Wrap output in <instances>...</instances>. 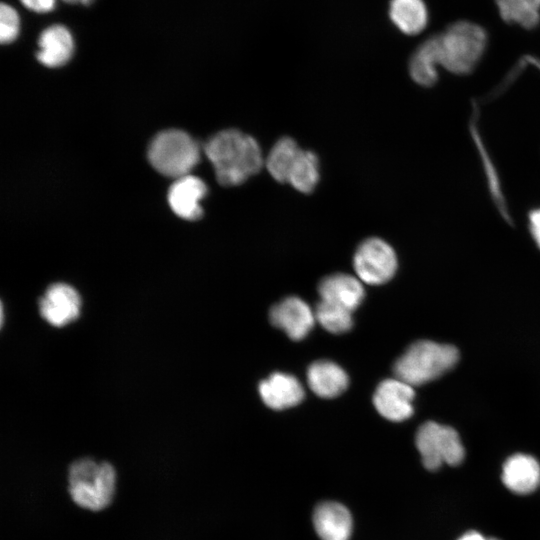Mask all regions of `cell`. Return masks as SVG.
I'll return each instance as SVG.
<instances>
[{
	"label": "cell",
	"mask_w": 540,
	"mask_h": 540,
	"mask_svg": "<svg viewBox=\"0 0 540 540\" xmlns=\"http://www.w3.org/2000/svg\"><path fill=\"white\" fill-rule=\"evenodd\" d=\"M415 444L423 466L429 471H436L443 464L458 466L465 458L458 432L434 421L425 422L419 427Z\"/></svg>",
	"instance_id": "8992f818"
},
{
	"label": "cell",
	"mask_w": 540,
	"mask_h": 540,
	"mask_svg": "<svg viewBox=\"0 0 540 540\" xmlns=\"http://www.w3.org/2000/svg\"><path fill=\"white\" fill-rule=\"evenodd\" d=\"M66 3H69V4H82V5H90L92 4L95 0H62Z\"/></svg>",
	"instance_id": "83f0119b"
},
{
	"label": "cell",
	"mask_w": 540,
	"mask_h": 540,
	"mask_svg": "<svg viewBox=\"0 0 540 540\" xmlns=\"http://www.w3.org/2000/svg\"><path fill=\"white\" fill-rule=\"evenodd\" d=\"M207 194V186L202 179L185 175L177 178L168 191V202L173 212L187 220H197L202 216L201 200Z\"/></svg>",
	"instance_id": "8fae6325"
},
{
	"label": "cell",
	"mask_w": 540,
	"mask_h": 540,
	"mask_svg": "<svg viewBox=\"0 0 540 540\" xmlns=\"http://www.w3.org/2000/svg\"><path fill=\"white\" fill-rule=\"evenodd\" d=\"M259 394L269 408L283 410L299 404L304 398V389L293 375L275 372L260 382Z\"/></svg>",
	"instance_id": "4fadbf2b"
},
{
	"label": "cell",
	"mask_w": 540,
	"mask_h": 540,
	"mask_svg": "<svg viewBox=\"0 0 540 540\" xmlns=\"http://www.w3.org/2000/svg\"><path fill=\"white\" fill-rule=\"evenodd\" d=\"M414 396L412 385L398 378L386 379L377 386L373 404L381 416L400 422L412 416Z\"/></svg>",
	"instance_id": "9c48e42d"
},
{
	"label": "cell",
	"mask_w": 540,
	"mask_h": 540,
	"mask_svg": "<svg viewBox=\"0 0 540 540\" xmlns=\"http://www.w3.org/2000/svg\"><path fill=\"white\" fill-rule=\"evenodd\" d=\"M314 314L321 326L334 334L347 332L353 325L352 311L327 301L321 300Z\"/></svg>",
	"instance_id": "603a6c76"
},
{
	"label": "cell",
	"mask_w": 540,
	"mask_h": 540,
	"mask_svg": "<svg viewBox=\"0 0 540 540\" xmlns=\"http://www.w3.org/2000/svg\"><path fill=\"white\" fill-rule=\"evenodd\" d=\"M529 227L536 244L540 248V209H536L530 213Z\"/></svg>",
	"instance_id": "484cf974"
},
{
	"label": "cell",
	"mask_w": 540,
	"mask_h": 540,
	"mask_svg": "<svg viewBox=\"0 0 540 540\" xmlns=\"http://www.w3.org/2000/svg\"><path fill=\"white\" fill-rule=\"evenodd\" d=\"M81 297L69 284L58 282L47 287L39 300L41 317L54 327H63L80 315Z\"/></svg>",
	"instance_id": "ba28073f"
},
{
	"label": "cell",
	"mask_w": 540,
	"mask_h": 540,
	"mask_svg": "<svg viewBox=\"0 0 540 540\" xmlns=\"http://www.w3.org/2000/svg\"><path fill=\"white\" fill-rule=\"evenodd\" d=\"M20 30V18L17 11L9 4L0 6V41L3 44L13 42Z\"/></svg>",
	"instance_id": "cb8c5ba5"
},
{
	"label": "cell",
	"mask_w": 540,
	"mask_h": 540,
	"mask_svg": "<svg viewBox=\"0 0 540 540\" xmlns=\"http://www.w3.org/2000/svg\"><path fill=\"white\" fill-rule=\"evenodd\" d=\"M301 148L289 137L279 139L265 160L269 174L280 183H287L289 172Z\"/></svg>",
	"instance_id": "44dd1931"
},
{
	"label": "cell",
	"mask_w": 540,
	"mask_h": 540,
	"mask_svg": "<svg viewBox=\"0 0 540 540\" xmlns=\"http://www.w3.org/2000/svg\"><path fill=\"white\" fill-rule=\"evenodd\" d=\"M501 479L512 493L528 495L540 485V464L531 455L514 454L504 462Z\"/></svg>",
	"instance_id": "7c38bea8"
},
{
	"label": "cell",
	"mask_w": 540,
	"mask_h": 540,
	"mask_svg": "<svg viewBox=\"0 0 540 540\" xmlns=\"http://www.w3.org/2000/svg\"><path fill=\"white\" fill-rule=\"evenodd\" d=\"M501 19L524 29L540 24V7L535 0H494Z\"/></svg>",
	"instance_id": "ffe728a7"
},
{
	"label": "cell",
	"mask_w": 540,
	"mask_h": 540,
	"mask_svg": "<svg viewBox=\"0 0 540 540\" xmlns=\"http://www.w3.org/2000/svg\"><path fill=\"white\" fill-rule=\"evenodd\" d=\"M37 60L46 67L56 68L66 64L74 51V40L67 27L53 24L46 27L38 38Z\"/></svg>",
	"instance_id": "5bb4252c"
},
{
	"label": "cell",
	"mask_w": 540,
	"mask_h": 540,
	"mask_svg": "<svg viewBox=\"0 0 540 540\" xmlns=\"http://www.w3.org/2000/svg\"><path fill=\"white\" fill-rule=\"evenodd\" d=\"M313 523L322 540H349L352 534V516L340 503L319 504L313 513Z\"/></svg>",
	"instance_id": "9a60e30c"
},
{
	"label": "cell",
	"mask_w": 540,
	"mask_h": 540,
	"mask_svg": "<svg viewBox=\"0 0 540 540\" xmlns=\"http://www.w3.org/2000/svg\"><path fill=\"white\" fill-rule=\"evenodd\" d=\"M353 265L358 278L370 285L389 281L397 269L393 248L376 237L364 240L357 248Z\"/></svg>",
	"instance_id": "52a82bcc"
},
{
	"label": "cell",
	"mask_w": 540,
	"mask_h": 540,
	"mask_svg": "<svg viewBox=\"0 0 540 540\" xmlns=\"http://www.w3.org/2000/svg\"><path fill=\"white\" fill-rule=\"evenodd\" d=\"M535 1H536V3H537V4L539 5V7H540V0H535Z\"/></svg>",
	"instance_id": "f546056e"
},
{
	"label": "cell",
	"mask_w": 540,
	"mask_h": 540,
	"mask_svg": "<svg viewBox=\"0 0 540 540\" xmlns=\"http://www.w3.org/2000/svg\"><path fill=\"white\" fill-rule=\"evenodd\" d=\"M269 318L273 326L283 330L294 341L305 338L315 322V314L308 304L295 296L275 304Z\"/></svg>",
	"instance_id": "30bf717a"
},
{
	"label": "cell",
	"mask_w": 540,
	"mask_h": 540,
	"mask_svg": "<svg viewBox=\"0 0 540 540\" xmlns=\"http://www.w3.org/2000/svg\"><path fill=\"white\" fill-rule=\"evenodd\" d=\"M459 359L455 346L429 340L413 343L393 366L395 377L414 386L440 377L453 368Z\"/></svg>",
	"instance_id": "3957f363"
},
{
	"label": "cell",
	"mask_w": 540,
	"mask_h": 540,
	"mask_svg": "<svg viewBox=\"0 0 540 540\" xmlns=\"http://www.w3.org/2000/svg\"><path fill=\"white\" fill-rule=\"evenodd\" d=\"M440 65L438 34L425 39L410 58L409 73L422 86H432L438 79L437 66Z\"/></svg>",
	"instance_id": "ac0fdd59"
},
{
	"label": "cell",
	"mask_w": 540,
	"mask_h": 540,
	"mask_svg": "<svg viewBox=\"0 0 540 540\" xmlns=\"http://www.w3.org/2000/svg\"><path fill=\"white\" fill-rule=\"evenodd\" d=\"M318 291L321 300L339 305L352 312L364 298V288L361 281L344 273H336L322 279Z\"/></svg>",
	"instance_id": "2e32d148"
},
{
	"label": "cell",
	"mask_w": 540,
	"mask_h": 540,
	"mask_svg": "<svg viewBox=\"0 0 540 540\" xmlns=\"http://www.w3.org/2000/svg\"><path fill=\"white\" fill-rule=\"evenodd\" d=\"M29 10L36 13H47L55 8L56 0H20Z\"/></svg>",
	"instance_id": "d4e9b609"
},
{
	"label": "cell",
	"mask_w": 540,
	"mask_h": 540,
	"mask_svg": "<svg viewBox=\"0 0 540 540\" xmlns=\"http://www.w3.org/2000/svg\"><path fill=\"white\" fill-rule=\"evenodd\" d=\"M440 65L454 74L470 73L482 58L488 43L484 27L470 20H457L438 33Z\"/></svg>",
	"instance_id": "7a4b0ae2"
},
{
	"label": "cell",
	"mask_w": 540,
	"mask_h": 540,
	"mask_svg": "<svg viewBox=\"0 0 540 540\" xmlns=\"http://www.w3.org/2000/svg\"><path fill=\"white\" fill-rule=\"evenodd\" d=\"M487 540H500V539L495 538V537H489V538H487Z\"/></svg>",
	"instance_id": "f1b7e54d"
},
{
	"label": "cell",
	"mask_w": 540,
	"mask_h": 540,
	"mask_svg": "<svg viewBox=\"0 0 540 540\" xmlns=\"http://www.w3.org/2000/svg\"><path fill=\"white\" fill-rule=\"evenodd\" d=\"M319 180V163L317 156L307 150L298 154L289 172L287 183L302 193H310Z\"/></svg>",
	"instance_id": "7402d4cb"
},
{
	"label": "cell",
	"mask_w": 540,
	"mask_h": 540,
	"mask_svg": "<svg viewBox=\"0 0 540 540\" xmlns=\"http://www.w3.org/2000/svg\"><path fill=\"white\" fill-rule=\"evenodd\" d=\"M457 540H487L480 532L478 531H468L461 535Z\"/></svg>",
	"instance_id": "4316f807"
},
{
	"label": "cell",
	"mask_w": 540,
	"mask_h": 540,
	"mask_svg": "<svg viewBox=\"0 0 540 540\" xmlns=\"http://www.w3.org/2000/svg\"><path fill=\"white\" fill-rule=\"evenodd\" d=\"M148 159L159 173L177 179L188 175L196 166L200 159V149L186 132L166 130L152 140Z\"/></svg>",
	"instance_id": "5b68a950"
},
{
	"label": "cell",
	"mask_w": 540,
	"mask_h": 540,
	"mask_svg": "<svg viewBox=\"0 0 540 540\" xmlns=\"http://www.w3.org/2000/svg\"><path fill=\"white\" fill-rule=\"evenodd\" d=\"M116 473L108 462L81 458L68 468V491L80 507L92 511L105 508L112 500Z\"/></svg>",
	"instance_id": "277c9868"
},
{
	"label": "cell",
	"mask_w": 540,
	"mask_h": 540,
	"mask_svg": "<svg viewBox=\"0 0 540 540\" xmlns=\"http://www.w3.org/2000/svg\"><path fill=\"white\" fill-rule=\"evenodd\" d=\"M389 17L406 35H417L427 26L429 15L424 0H390Z\"/></svg>",
	"instance_id": "d6986e66"
},
{
	"label": "cell",
	"mask_w": 540,
	"mask_h": 540,
	"mask_svg": "<svg viewBox=\"0 0 540 540\" xmlns=\"http://www.w3.org/2000/svg\"><path fill=\"white\" fill-rule=\"evenodd\" d=\"M204 152L223 186L242 184L265 163L257 141L237 129L223 130L212 136Z\"/></svg>",
	"instance_id": "6da1fadb"
},
{
	"label": "cell",
	"mask_w": 540,
	"mask_h": 540,
	"mask_svg": "<svg viewBox=\"0 0 540 540\" xmlns=\"http://www.w3.org/2000/svg\"><path fill=\"white\" fill-rule=\"evenodd\" d=\"M346 372L336 363L328 360L313 362L307 369V383L319 397L334 398L348 386Z\"/></svg>",
	"instance_id": "e0dca14e"
}]
</instances>
